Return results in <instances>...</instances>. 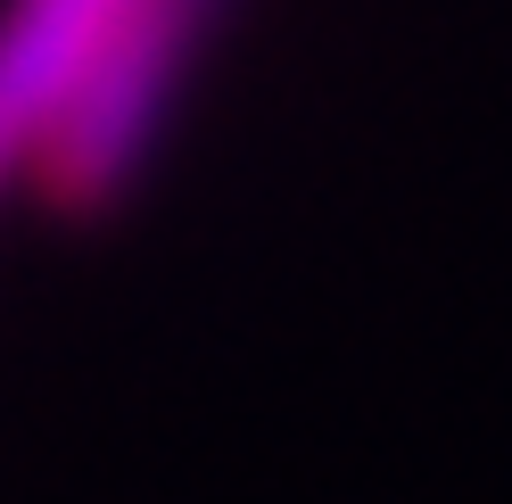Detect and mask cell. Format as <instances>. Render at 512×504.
Segmentation results:
<instances>
[{
  "label": "cell",
  "mask_w": 512,
  "mask_h": 504,
  "mask_svg": "<svg viewBox=\"0 0 512 504\" xmlns=\"http://www.w3.org/2000/svg\"><path fill=\"white\" fill-rule=\"evenodd\" d=\"M190 0H9L0 17V174L25 149L50 166H100L149 108Z\"/></svg>",
  "instance_id": "6da1fadb"
}]
</instances>
